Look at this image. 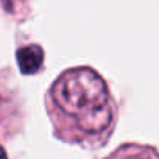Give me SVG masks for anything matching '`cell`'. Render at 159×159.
Returning <instances> with one entry per match:
<instances>
[{
  "label": "cell",
  "mask_w": 159,
  "mask_h": 159,
  "mask_svg": "<svg viewBox=\"0 0 159 159\" xmlns=\"http://www.w3.org/2000/svg\"><path fill=\"white\" fill-rule=\"evenodd\" d=\"M16 59L19 70L24 75H34L44 64V50L38 44L24 45L16 52Z\"/></svg>",
  "instance_id": "cell-2"
},
{
  "label": "cell",
  "mask_w": 159,
  "mask_h": 159,
  "mask_svg": "<svg viewBox=\"0 0 159 159\" xmlns=\"http://www.w3.org/2000/svg\"><path fill=\"white\" fill-rule=\"evenodd\" d=\"M0 159H8V154H7V151L2 145H0Z\"/></svg>",
  "instance_id": "cell-4"
},
{
  "label": "cell",
  "mask_w": 159,
  "mask_h": 159,
  "mask_svg": "<svg viewBox=\"0 0 159 159\" xmlns=\"http://www.w3.org/2000/svg\"><path fill=\"white\" fill-rule=\"evenodd\" d=\"M53 134L70 145L103 147L117 123V105L106 80L89 66L61 72L45 94Z\"/></svg>",
  "instance_id": "cell-1"
},
{
  "label": "cell",
  "mask_w": 159,
  "mask_h": 159,
  "mask_svg": "<svg viewBox=\"0 0 159 159\" xmlns=\"http://www.w3.org/2000/svg\"><path fill=\"white\" fill-rule=\"evenodd\" d=\"M105 159H159V150L153 145L128 142L117 147Z\"/></svg>",
  "instance_id": "cell-3"
}]
</instances>
